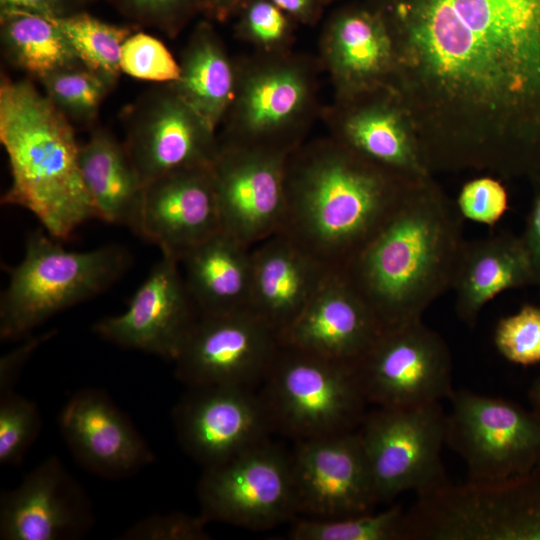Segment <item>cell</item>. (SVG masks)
<instances>
[{"label": "cell", "mask_w": 540, "mask_h": 540, "mask_svg": "<svg viewBox=\"0 0 540 540\" xmlns=\"http://www.w3.org/2000/svg\"><path fill=\"white\" fill-rule=\"evenodd\" d=\"M388 87L431 174L540 177V0H392Z\"/></svg>", "instance_id": "6da1fadb"}, {"label": "cell", "mask_w": 540, "mask_h": 540, "mask_svg": "<svg viewBox=\"0 0 540 540\" xmlns=\"http://www.w3.org/2000/svg\"><path fill=\"white\" fill-rule=\"evenodd\" d=\"M423 179L374 163L335 139L296 147L287 160L278 234L340 273Z\"/></svg>", "instance_id": "7a4b0ae2"}, {"label": "cell", "mask_w": 540, "mask_h": 540, "mask_svg": "<svg viewBox=\"0 0 540 540\" xmlns=\"http://www.w3.org/2000/svg\"><path fill=\"white\" fill-rule=\"evenodd\" d=\"M463 223L456 203L425 178L340 274L383 329L422 319L452 287Z\"/></svg>", "instance_id": "3957f363"}, {"label": "cell", "mask_w": 540, "mask_h": 540, "mask_svg": "<svg viewBox=\"0 0 540 540\" xmlns=\"http://www.w3.org/2000/svg\"><path fill=\"white\" fill-rule=\"evenodd\" d=\"M0 141L11 174L2 204L28 210L57 240L98 219L70 120L31 81L1 77Z\"/></svg>", "instance_id": "277c9868"}, {"label": "cell", "mask_w": 540, "mask_h": 540, "mask_svg": "<svg viewBox=\"0 0 540 540\" xmlns=\"http://www.w3.org/2000/svg\"><path fill=\"white\" fill-rule=\"evenodd\" d=\"M43 228L29 233L21 262L8 269L0 299V338L16 340L55 314L111 286L131 263L119 245L68 251Z\"/></svg>", "instance_id": "5b68a950"}, {"label": "cell", "mask_w": 540, "mask_h": 540, "mask_svg": "<svg viewBox=\"0 0 540 540\" xmlns=\"http://www.w3.org/2000/svg\"><path fill=\"white\" fill-rule=\"evenodd\" d=\"M263 384L273 431L295 441L357 430L367 413L357 363L281 344Z\"/></svg>", "instance_id": "8992f818"}, {"label": "cell", "mask_w": 540, "mask_h": 540, "mask_svg": "<svg viewBox=\"0 0 540 540\" xmlns=\"http://www.w3.org/2000/svg\"><path fill=\"white\" fill-rule=\"evenodd\" d=\"M405 540H540V467L496 483L450 482L417 495Z\"/></svg>", "instance_id": "52a82bcc"}, {"label": "cell", "mask_w": 540, "mask_h": 540, "mask_svg": "<svg viewBox=\"0 0 540 540\" xmlns=\"http://www.w3.org/2000/svg\"><path fill=\"white\" fill-rule=\"evenodd\" d=\"M449 401L446 445L464 461L467 482H502L540 467V418L532 410L466 389Z\"/></svg>", "instance_id": "ba28073f"}, {"label": "cell", "mask_w": 540, "mask_h": 540, "mask_svg": "<svg viewBox=\"0 0 540 540\" xmlns=\"http://www.w3.org/2000/svg\"><path fill=\"white\" fill-rule=\"evenodd\" d=\"M446 422L441 402L376 406L366 413L357 430L378 503L409 491L420 495L449 483L442 461Z\"/></svg>", "instance_id": "9c48e42d"}, {"label": "cell", "mask_w": 540, "mask_h": 540, "mask_svg": "<svg viewBox=\"0 0 540 540\" xmlns=\"http://www.w3.org/2000/svg\"><path fill=\"white\" fill-rule=\"evenodd\" d=\"M197 498L208 523L263 530L298 517L290 455L269 440L203 468Z\"/></svg>", "instance_id": "30bf717a"}, {"label": "cell", "mask_w": 540, "mask_h": 540, "mask_svg": "<svg viewBox=\"0 0 540 540\" xmlns=\"http://www.w3.org/2000/svg\"><path fill=\"white\" fill-rule=\"evenodd\" d=\"M357 367L368 403L378 407L432 404L455 391L449 347L423 319L383 329Z\"/></svg>", "instance_id": "8fae6325"}, {"label": "cell", "mask_w": 540, "mask_h": 540, "mask_svg": "<svg viewBox=\"0 0 540 540\" xmlns=\"http://www.w3.org/2000/svg\"><path fill=\"white\" fill-rule=\"evenodd\" d=\"M278 334L249 309L198 314L175 363L187 387L263 382L280 348Z\"/></svg>", "instance_id": "7c38bea8"}, {"label": "cell", "mask_w": 540, "mask_h": 540, "mask_svg": "<svg viewBox=\"0 0 540 540\" xmlns=\"http://www.w3.org/2000/svg\"><path fill=\"white\" fill-rule=\"evenodd\" d=\"M292 150L224 142L211 164L222 230L253 247L278 233Z\"/></svg>", "instance_id": "4fadbf2b"}, {"label": "cell", "mask_w": 540, "mask_h": 540, "mask_svg": "<svg viewBox=\"0 0 540 540\" xmlns=\"http://www.w3.org/2000/svg\"><path fill=\"white\" fill-rule=\"evenodd\" d=\"M172 411L182 450L203 468L269 440L273 432L260 394L236 385L187 387Z\"/></svg>", "instance_id": "5bb4252c"}, {"label": "cell", "mask_w": 540, "mask_h": 540, "mask_svg": "<svg viewBox=\"0 0 540 540\" xmlns=\"http://www.w3.org/2000/svg\"><path fill=\"white\" fill-rule=\"evenodd\" d=\"M290 463L299 517L344 518L378 504L358 430L296 441Z\"/></svg>", "instance_id": "9a60e30c"}, {"label": "cell", "mask_w": 540, "mask_h": 540, "mask_svg": "<svg viewBox=\"0 0 540 540\" xmlns=\"http://www.w3.org/2000/svg\"><path fill=\"white\" fill-rule=\"evenodd\" d=\"M127 152L143 183L167 173L210 166L219 144L170 83L145 95L128 113Z\"/></svg>", "instance_id": "2e32d148"}, {"label": "cell", "mask_w": 540, "mask_h": 540, "mask_svg": "<svg viewBox=\"0 0 540 540\" xmlns=\"http://www.w3.org/2000/svg\"><path fill=\"white\" fill-rule=\"evenodd\" d=\"M197 317L179 261L162 255L126 311L99 320L92 330L122 348L174 361Z\"/></svg>", "instance_id": "e0dca14e"}, {"label": "cell", "mask_w": 540, "mask_h": 540, "mask_svg": "<svg viewBox=\"0 0 540 540\" xmlns=\"http://www.w3.org/2000/svg\"><path fill=\"white\" fill-rule=\"evenodd\" d=\"M94 522L85 490L56 456L39 463L0 496L2 540H75Z\"/></svg>", "instance_id": "ac0fdd59"}, {"label": "cell", "mask_w": 540, "mask_h": 540, "mask_svg": "<svg viewBox=\"0 0 540 540\" xmlns=\"http://www.w3.org/2000/svg\"><path fill=\"white\" fill-rule=\"evenodd\" d=\"M58 426L73 458L99 477L125 478L155 460L129 417L101 389L76 391L61 409Z\"/></svg>", "instance_id": "d6986e66"}, {"label": "cell", "mask_w": 540, "mask_h": 540, "mask_svg": "<svg viewBox=\"0 0 540 540\" xmlns=\"http://www.w3.org/2000/svg\"><path fill=\"white\" fill-rule=\"evenodd\" d=\"M222 230L210 166L176 170L145 185L136 234L177 261Z\"/></svg>", "instance_id": "ffe728a7"}, {"label": "cell", "mask_w": 540, "mask_h": 540, "mask_svg": "<svg viewBox=\"0 0 540 540\" xmlns=\"http://www.w3.org/2000/svg\"><path fill=\"white\" fill-rule=\"evenodd\" d=\"M382 330L343 275L330 273L279 339L308 353L358 363Z\"/></svg>", "instance_id": "44dd1931"}, {"label": "cell", "mask_w": 540, "mask_h": 540, "mask_svg": "<svg viewBox=\"0 0 540 540\" xmlns=\"http://www.w3.org/2000/svg\"><path fill=\"white\" fill-rule=\"evenodd\" d=\"M335 140L362 157L413 178L427 169L411 120L395 93L380 86L342 97Z\"/></svg>", "instance_id": "7402d4cb"}, {"label": "cell", "mask_w": 540, "mask_h": 540, "mask_svg": "<svg viewBox=\"0 0 540 540\" xmlns=\"http://www.w3.org/2000/svg\"><path fill=\"white\" fill-rule=\"evenodd\" d=\"M309 98L308 78L297 66L274 63L255 69L236 86L227 142L295 149L283 135L303 116Z\"/></svg>", "instance_id": "603a6c76"}, {"label": "cell", "mask_w": 540, "mask_h": 540, "mask_svg": "<svg viewBox=\"0 0 540 540\" xmlns=\"http://www.w3.org/2000/svg\"><path fill=\"white\" fill-rule=\"evenodd\" d=\"M330 273L277 233L251 249L248 309L280 337Z\"/></svg>", "instance_id": "cb8c5ba5"}, {"label": "cell", "mask_w": 540, "mask_h": 540, "mask_svg": "<svg viewBox=\"0 0 540 540\" xmlns=\"http://www.w3.org/2000/svg\"><path fill=\"white\" fill-rule=\"evenodd\" d=\"M535 285V277L520 236L502 232L466 241L451 289L457 317L473 327L484 306L500 293Z\"/></svg>", "instance_id": "d4e9b609"}, {"label": "cell", "mask_w": 540, "mask_h": 540, "mask_svg": "<svg viewBox=\"0 0 540 540\" xmlns=\"http://www.w3.org/2000/svg\"><path fill=\"white\" fill-rule=\"evenodd\" d=\"M325 56L341 97L387 85L394 56L382 15L368 10L339 15L327 31Z\"/></svg>", "instance_id": "484cf974"}, {"label": "cell", "mask_w": 540, "mask_h": 540, "mask_svg": "<svg viewBox=\"0 0 540 540\" xmlns=\"http://www.w3.org/2000/svg\"><path fill=\"white\" fill-rule=\"evenodd\" d=\"M251 249L220 230L181 259L183 278L198 314L248 309Z\"/></svg>", "instance_id": "4316f807"}, {"label": "cell", "mask_w": 540, "mask_h": 540, "mask_svg": "<svg viewBox=\"0 0 540 540\" xmlns=\"http://www.w3.org/2000/svg\"><path fill=\"white\" fill-rule=\"evenodd\" d=\"M79 164L98 219L126 226L136 234L145 184L124 142L97 129L80 145Z\"/></svg>", "instance_id": "83f0119b"}, {"label": "cell", "mask_w": 540, "mask_h": 540, "mask_svg": "<svg viewBox=\"0 0 540 540\" xmlns=\"http://www.w3.org/2000/svg\"><path fill=\"white\" fill-rule=\"evenodd\" d=\"M180 68L171 86L215 132L231 107L237 83L225 50L208 24H200L193 33Z\"/></svg>", "instance_id": "f1b7e54d"}, {"label": "cell", "mask_w": 540, "mask_h": 540, "mask_svg": "<svg viewBox=\"0 0 540 540\" xmlns=\"http://www.w3.org/2000/svg\"><path fill=\"white\" fill-rule=\"evenodd\" d=\"M1 40L10 62L38 79L80 63L50 15L1 8Z\"/></svg>", "instance_id": "f546056e"}, {"label": "cell", "mask_w": 540, "mask_h": 540, "mask_svg": "<svg viewBox=\"0 0 540 540\" xmlns=\"http://www.w3.org/2000/svg\"><path fill=\"white\" fill-rule=\"evenodd\" d=\"M53 19L70 43L77 60L115 85L122 72V47L133 33L132 30L126 26L103 22L85 13L53 16Z\"/></svg>", "instance_id": "4dcf8cb0"}, {"label": "cell", "mask_w": 540, "mask_h": 540, "mask_svg": "<svg viewBox=\"0 0 540 540\" xmlns=\"http://www.w3.org/2000/svg\"><path fill=\"white\" fill-rule=\"evenodd\" d=\"M288 536L293 540H405L406 510L396 504L344 518L297 517Z\"/></svg>", "instance_id": "1f68e13d"}, {"label": "cell", "mask_w": 540, "mask_h": 540, "mask_svg": "<svg viewBox=\"0 0 540 540\" xmlns=\"http://www.w3.org/2000/svg\"><path fill=\"white\" fill-rule=\"evenodd\" d=\"M48 99L69 119L92 122L114 86L81 63L51 72L39 79Z\"/></svg>", "instance_id": "d6a6232c"}, {"label": "cell", "mask_w": 540, "mask_h": 540, "mask_svg": "<svg viewBox=\"0 0 540 540\" xmlns=\"http://www.w3.org/2000/svg\"><path fill=\"white\" fill-rule=\"evenodd\" d=\"M42 420L36 403L15 391L0 395V465H21Z\"/></svg>", "instance_id": "836d02e7"}, {"label": "cell", "mask_w": 540, "mask_h": 540, "mask_svg": "<svg viewBox=\"0 0 540 540\" xmlns=\"http://www.w3.org/2000/svg\"><path fill=\"white\" fill-rule=\"evenodd\" d=\"M494 345L511 363L522 366L540 363V307L525 304L501 318L494 330Z\"/></svg>", "instance_id": "e575fe53"}, {"label": "cell", "mask_w": 540, "mask_h": 540, "mask_svg": "<svg viewBox=\"0 0 540 540\" xmlns=\"http://www.w3.org/2000/svg\"><path fill=\"white\" fill-rule=\"evenodd\" d=\"M121 71L131 77L173 83L180 76V64L159 39L144 32L132 33L124 42Z\"/></svg>", "instance_id": "d590c367"}, {"label": "cell", "mask_w": 540, "mask_h": 540, "mask_svg": "<svg viewBox=\"0 0 540 540\" xmlns=\"http://www.w3.org/2000/svg\"><path fill=\"white\" fill-rule=\"evenodd\" d=\"M455 203L464 219L492 226L505 214L508 195L497 177L484 174L466 182Z\"/></svg>", "instance_id": "8d00e7d4"}, {"label": "cell", "mask_w": 540, "mask_h": 540, "mask_svg": "<svg viewBox=\"0 0 540 540\" xmlns=\"http://www.w3.org/2000/svg\"><path fill=\"white\" fill-rule=\"evenodd\" d=\"M208 522L199 514L184 512L153 514L129 527L117 539L121 540H207Z\"/></svg>", "instance_id": "74e56055"}, {"label": "cell", "mask_w": 540, "mask_h": 540, "mask_svg": "<svg viewBox=\"0 0 540 540\" xmlns=\"http://www.w3.org/2000/svg\"><path fill=\"white\" fill-rule=\"evenodd\" d=\"M284 12L269 0H257L247 9L245 31L247 36L262 46L280 43L287 32Z\"/></svg>", "instance_id": "f35d334b"}, {"label": "cell", "mask_w": 540, "mask_h": 540, "mask_svg": "<svg viewBox=\"0 0 540 540\" xmlns=\"http://www.w3.org/2000/svg\"><path fill=\"white\" fill-rule=\"evenodd\" d=\"M192 0H119L122 7L142 22L174 34Z\"/></svg>", "instance_id": "ab89813d"}, {"label": "cell", "mask_w": 540, "mask_h": 540, "mask_svg": "<svg viewBox=\"0 0 540 540\" xmlns=\"http://www.w3.org/2000/svg\"><path fill=\"white\" fill-rule=\"evenodd\" d=\"M55 331L29 337L21 345L3 355L0 359V395L14 391L20 375L33 353L42 343L53 337Z\"/></svg>", "instance_id": "60d3db41"}, {"label": "cell", "mask_w": 540, "mask_h": 540, "mask_svg": "<svg viewBox=\"0 0 540 540\" xmlns=\"http://www.w3.org/2000/svg\"><path fill=\"white\" fill-rule=\"evenodd\" d=\"M532 182L534 195L524 231L520 237L531 262L535 286L540 288V177Z\"/></svg>", "instance_id": "b9f144b4"}, {"label": "cell", "mask_w": 540, "mask_h": 540, "mask_svg": "<svg viewBox=\"0 0 540 540\" xmlns=\"http://www.w3.org/2000/svg\"><path fill=\"white\" fill-rule=\"evenodd\" d=\"M1 8H16L37 13L62 16V0H0Z\"/></svg>", "instance_id": "7bdbcfd3"}, {"label": "cell", "mask_w": 540, "mask_h": 540, "mask_svg": "<svg viewBox=\"0 0 540 540\" xmlns=\"http://www.w3.org/2000/svg\"><path fill=\"white\" fill-rule=\"evenodd\" d=\"M283 12L295 15L305 16L312 8V0H269Z\"/></svg>", "instance_id": "ee69618b"}, {"label": "cell", "mask_w": 540, "mask_h": 540, "mask_svg": "<svg viewBox=\"0 0 540 540\" xmlns=\"http://www.w3.org/2000/svg\"><path fill=\"white\" fill-rule=\"evenodd\" d=\"M210 14L222 17L227 14L241 0H194Z\"/></svg>", "instance_id": "f6af8a7d"}, {"label": "cell", "mask_w": 540, "mask_h": 540, "mask_svg": "<svg viewBox=\"0 0 540 540\" xmlns=\"http://www.w3.org/2000/svg\"><path fill=\"white\" fill-rule=\"evenodd\" d=\"M528 398L531 410L540 418V376L531 385Z\"/></svg>", "instance_id": "bcb514c9"}]
</instances>
